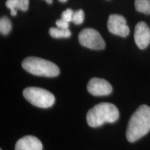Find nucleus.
I'll use <instances>...</instances> for the list:
<instances>
[{"label":"nucleus","mask_w":150,"mask_h":150,"mask_svg":"<svg viewBox=\"0 0 150 150\" xmlns=\"http://www.w3.org/2000/svg\"><path fill=\"white\" fill-rule=\"evenodd\" d=\"M150 131V107L142 105L131 115L127 127L126 136L130 142H134Z\"/></svg>","instance_id":"nucleus-1"},{"label":"nucleus","mask_w":150,"mask_h":150,"mask_svg":"<svg viewBox=\"0 0 150 150\" xmlns=\"http://www.w3.org/2000/svg\"><path fill=\"white\" fill-rule=\"evenodd\" d=\"M119 110L114 104L103 102L95 105L89 110L86 115L88 125L91 127H98L104 123H113L119 118Z\"/></svg>","instance_id":"nucleus-2"},{"label":"nucleus","mask_w":150,"mask_h":150,"mask_svg":"<svg viewBox=\"0 0 150 150\" xmlns=\"http://www.w3.org/2000/svg\"><path fill=\"white\" fill-rule=\"evenodd\" d=\"M22 66L27 72L36 76L55 77L60 73L59 67L54 63L35 56L26 58Z\"/></svg>","instance_id":"nucleus-3"},{"label":"nucleus","mask_w":150,"mask_h":150,"mask_svg":"<svg viewBox=\"0 0 150 150\" xmlns=\"http://www.w3.org/2000/svg\"><path fill=\"white\" fill-rule=\"evenodd\" d=\"M23 96L28 102L39 108L51 107L55 102V97L50 91L38 87H29L23 91Z\"/></svg>","instance_id":"nucleus-4"},{"label":"nucleus","mask_w":150,"mask_h":150,"mask_svg":"<svg viewBox=\"0 0 150 150\" xmlns=\"http://www.w3.org/2000/svg\"><path fill=\"white\" fill-rule=\"evenodd\" d=\"M79 41L82 46L91 50H101L106 46L100 33L91 28H86L81 31L79 34Z\"/></svg>","instance_id":"nucleus-5"},{"label":"nucleus","mask_w":150,"mask_h":150,"mask_svg":"<svg viewBox=\"0 0 150 150\" xmlns=\"http://www.w3.org/2000/svg\"><path fill=\"white\" fill-rule=\"evenodd\" d=\"M107 27L108 31L114 35L127 37L129 33V28L127 25L126 20L120 15H110L108 20Z\"/></svg>","instance_id":"nucleus-6"},{"label":"nucleus","mask_w":150,"mask_h":150,"mask_svg":"<svg viewBox=\"0 0 150 150\" xmlns=\"http://www.w3.org/2000/svg\"><path fill=\"white\" fill-rule=\"evenodd\" d=\"M88 91L94 96H106L111 93L112 86L103 79L92 78L87 86Z\"/></svg>","instance_id":"nucleus-7"},{"label":"nucleus","mask_w":150,"mask_h":150,"mask_svg":"<svg viewBox=\"0 0 150 150\" xmlns=\"http://www.w3.org/2000/svg\"><path fill=\"white\" fill-rule=\"evenodd\" d=\"M135 42L138 48L144 50L150 42V29L144 22H140L136 24L134 31Z\"/></svg>","instance_id":"nucleus-8"},{"label":"nucleus","mask_w":150,"mask_h":150,"mask_svg":"<svg viewBox=\"0 0 150 150\" xmlns=\"http://www.w3.org/2000/svg\"><path fill=\"white\" fill-rule=\"evenodd\" d=\"M42 144L36 137L27 136L16 142L15 150H42Z\"/></svg>","instance_id":"nucleus-9"},{"label":"nucleus","mask_w":150,"mask_h":150,"mask_svg":"<svg viewBox=\"0 0 150 150\" xmlns=\"http://www.w3.org/2000/svg\"><path fill=\"white\" fill-rule=\"evenodd\" d=\"M49 33L54 38H69L71 35V32L68 29H62L58 27H52L49 30Z\"/></svg>","instance_id":"nucleus-10"},{"label":"nucleus","mask_w":150,"mask_h":150,"mask_svg":"<svg viewBox=\"0 0 150 150\" xmlns=\"http://www.w3.org/2000/svg\"><path fill=\"white\" fill-rule=\"evenodd\" d=\"M135 8L138 12L150 14V0H135Z\"/></svg>","instance_id":"nucleus-11"},{"label":"nucleus","mask_w":150,"mask_h":150,"mask_svg":"<svg viewBox=\"0 0 150 150\" xmlns=\"http://www.w3.org/2000/svg\"><path fill=\"white\" fill-rule=\"evenodd\" d=\"M12 29V24L10 20L6 17H2L0 20V32L1 34L6 35L10 33Z\"/></svg>","instance_id":"nucleus-12"},{"label":"nucleus","mask_w":150,"mask_h":150,"mask_svg":"<svg viewBox=\"0 0 150 150\" xmlns=\"http://www.w3.org/2000/svg\"><path fill=\"white\" fill-rule=\"evenodd\" d=\"M20 0H7L6 6L11 10V15L12 16H16L17 15L16 9H19Z\"/></svg>","instance_id":"nucleus-13"},{"label":"nucleus","mask_w":150,"mask_h":150,"mask_svg":"<svg viewBox=\"0 0 150 150\" xmlns=\"http://www.w3.org/2000/svg\"><path fill=\"white\" fill-rule=\"evenodd\" d=\"M84 18H85V15H84L83 11L80 9V10L74 11L72 22H74L75 24H81L83 23Z\"/></svg>","instance_id":"nucleus-14"},{"label":"nucleus","mask_w":150,"mask_h":150,"mask_svg":"<svg viewBox=\"0 0 150 150\" xmlns=\"http://www.w3.org/2000/svg\"><path fill=\"white\" fill-rule=\"evenodd\" d=\"M73 14H74V11L70 8H67L62 13L61 19H63V20H64L68 22H72Z\"/></svg>","instance_id":"nucleus-15"},{"label":"nucleus","mask_w":150,"mask_h":150,"mask_svg":"<svg viewBox=\"0 0 150 150\" xmlns=\"http://www.w3.org/2000/svg\"><path fill=\"white\" fill-rule=\"evenodd\" d=\"M56 27L59 29H67L69 28V22L63 20V19H59L56 22Z\"/></svg>","instance_id":"nucleus-16"},{"label":"nucleus","mask_w":150,"mask_h":150,"mask_svg":"<svg viewBox=\"0 0 150 150\" xmlns=\"http://www.w3.org/2000/svg\"><path fill=\"white\" fill-rule=\"evenodd\" d=\"M29 0H20L19 9L22 11H27L29 8Z\"/></svg>","instance_id":"nucleus-17"},{"label":"nucleus","mask_w":150,"mask_h":150,"mask_svg":"<svg viewBox=\"0 0 150 150\" xmlns=\"http://www.w3.org/2000/svg\"><path fill=\"white\" fill-rule=\"evenodd\" d=\"M46 2L48 3V4H52L53 2V0H45Z\"/></svg>","instance_id":"nucleus-18"},{"label":"nucleus","mask_w":150,"mask_h":150,"mask_svg":"<svg viewBox=\"0 0 150 150\" xmlns=\"http://www.w3.org/2000/svg\"><path fill=\"white\" fill-rule=\"evenodd\" d=\"M59 1H61V2H65V1H67V0H59Z\"/></svg>","instance_id":"nucleus-19"},{"label":"nucleus","mask_w":150,"mask_h":150,"mask_svg":"<svg viewBox=\"0 0 150 150\" xmlns=\"http://www.w3.org/2000/svg\"><path fill=\"white\" fill-rule=\"evenodd\" d=\"M0 150H2V149H0Z\"/></svg>","instance_id":"nucleus-20"}]
</instances>
